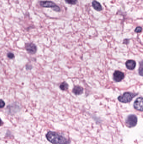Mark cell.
Instances as JSON below:
<instances>
[{
	"instance_id": "obj_5",
	"label": "cell",
	"mask_w": 143,
	"mask_h": 144,
	"mask_svg": "<svg viewBox=\"0 0 143 144\" xmlns=\"http://www.w3.org/2000/svg\"><path fill=\"white\" fill-rule=\"evenodd\" d=\"M25 48L27 52L31 54H34L37 51V47L35 44L29 43L26 44Z\"/></svg>"
},
{
	"instance_id": "obj_13",
	"label": "cell",
	"mask_w": 143,
	"mask_h": 144,
	"mask_svg": "<svg viewBox=\"0 0 143 144\" xmlns=\"http://www.w3.org/2000/svg\"><path fill=\"white\" fill-rule=\"evenodd\" d=\"M65 2L68 4L75 5L77 2V0H65Z\"/></svg>"
},
{
	"instance_id": "obj_14",
	"label": "cell",
	"mask_w": 143,
	"mask_h": 144,
	"mask_svg": "<svg viewBox=\"0 0 143 144\" xmlns=\"http://www.w3.org/2000/svg\"><path fill=\"white\" fill-rule=\"evenodd\" d=\"M5 105V103L2 99H0V108H3Z\"/></svg>"
},
{
	"instance_id": "obj_7",
	"label": "cell",
	"mask_w": 143,
	"mask_h": 144,
	"mask_svg": "<svg viewBox=\"0 0 143 144\" xmlns=\"http://www.w3.org/2000/svg\"><path fill=\"white\" fill-rule=\"evenodd\" d=\"M113 80L116 82H119L123 79L124 74L120 71L116 70L113 74Z\"/></svg>"
},
{
	"instance_id": "obj_6",
	"label": "cell",
	"mask_w": 143,
	"mask_h": 144,
	"mask_svg": "<svg viewBox=\"0 0 143 144\" xmlns=\"http://www.w3.org/2000/svg\"><path fill=\"white\" fill-rule=\"evenodd\" d=\"M133 107L135 110L142 112L143 111V98L142 97L137 98L134 102Z\"/></svg>"
},
{
	"instance_id": "obj_8",
	"label": "cell",
	"mask_w": 143,
	"mask_h": 144,
	"mask_svg": "<svg viewBox=\"0 0 143 144\" xmlns=\"http://www.w3.org/2000/svg\"><path fill=\"white\" fill-rule=\"evenodd\" d=\"M125 65L127 69L130 70H133L135 68L136 62L133 60H128L125 63Z\"/></svg>"
},
{
	"instance_id": "obj_3",
	"label": "cell",
	"mask_w": 143,
	"mask_h": 144,
	"mask_svg": "<svg viewBox=\"0 0 143 144\" xmlns=\"http://www.w3.org/2000/svg\"><path fill=\"white\" fill-rule=\"evenodd\" d=\"M40 5L41 7L44 8H51L55 12H60V9L58 6L53 2L51 1H41L40 2Z\"/></svg>"
},
{
	"instance_id": "obj_1",
	"label": "cell",
	"mask_w": 143,
	"mask_h": 144,
	"mask_svg": "<svg viewBox=\"0 0 143 144\" xmlns=\"http://www.w3.org/2000/svg\"><path fill=\"white\" fill-rule=\"evenodd\" d=\"M46 137L48 141L53 144H69L70 143L69 139L53 131L48 132Z\"/></svg>"
},
{
	"instance_id": "obj_15",
	"label": "cell",
	"mask_w": 143,
	"mask_h": 144,
	"mask_svg": "<svg viewBox=\"0 0 143 144\" xmlns=\"http://www.w3.org/2000/svg\"><path fill=\"white\" fill-rule=\"evenodd\" d=\"M7 56L9 59H12L14 57V54L11 52H9V53H8L7 54Z\"/></svg>"
},
{
	"instance_id": "obj_12",
	"label": "cell",
	"mask_w": 143,
	"mask_h": 144,
	"mask_svg": "<svg viewBox=\"0 0 143 144\" xmlns=\"http://www.w3.org/2000/svg\"><path fill=\"white\" fill-rule=\"evenodd\" d=\"M138 72H139V75L141 76H143V64L142 61L140 63V66H139V69H138Z\"/></svg>"
},
{
	"instance_id": "obj_17",
	"label": "cell",
	"mask_w": 143,
	"mask_h": 144,
	"mask_svg": "<svg viewBox=\"0 0 143 144\" xmlns=\"http://www.w3.org/2000/svg\"><path fill=\"white\" fill-rule=\"evenodd\" d=\"M2 124H3L2 121V120L1 119V118H0V126H2Z\"/></svg>"
},
{
	"instance_id": "obj_16",
	"label": "cell",
	"mask_w": 143,
	"mask_h": 144,
	"mask_svg": "<svg viewBox=\"0 0 143 144\" xmlns=\"http://www.w3.org/2000/svg\"><path fill=\"white\" fill-rule=\"evenodd\" d=\"M142 31V28L140 27H138L135 30V32L136 33H139Z\"/></svg>"
},
{
	"instance_id": "obj_10",
	"label": "cell",
	"mask_w": 143,
	"mask_h": 144,
	"mask_svg": "<svg viewBox=\"0 0 143 144\" xmlns=\"http://www.w3.org/2000/svg\"><path fill=\"white\" fill-rule=\"evenodd\" d=\"M92 6L94 9L97 11H100L102 10V7L99 2L96 1H94L92 2Z\"/></svg>"
},
{
	"instance_id": "obj_2",
	"label": "cell",
	"mask_w": 143,
	"mask_h": 144,
	"mask_svg": "<svg viewBox=\"0 0 143 144\" xmlns=\"http://www.w3.org/2000/svg\"><path fill=\"white\" fill-rule=\"evenodd\" d=\"M137 94L129 92L124 93L123 95H120L118 97V99L122 103H128L130 102Z\"/></svg>"
},
{
	"instance_id": "obj_11",
	"label": "cell",
	"mask_w": 143,
	"mask_h": 144,
	"mask_svg": "<svg viewBox=\"0 0 143 144\" xmlns=\"http://www.w3.org/2000/svg\"><path fill=\"white\" fill-rule=\"evenodd\" d=\"M60 89L63 91H65V90H67L68 88V84L65 82L62 83L60 86Z\"/></svg>"
},
{
	"instance_id": "obj_4",
	"label": "cell",
	"mask_w": 143,
	"mask_h": 144,
	"mask_svg": "<svg viewBox=\"0 0 143 144\" xmlns=\"http://www.w3.org/2000/svg\"><path fill=\"white\" fill-rule=\"evenodd\" d=\"M138 119L135 115L131 114L128 116L125 120V124L128 127H134L137 124Z\"/></svg>"
},
{
	"instance_id": "obj_9",
	"label": "cell",
	"mask_w": 143,
	"mask_h": 144,
	"mask_svg": "<svg viewBox=\"0 0 143 144\" xmlns=\"http://www.w3.org/2000/svg\"><path fill=\"white\" fill-rule=\"evenodd\" d=\"M83 88L80 86H76L73 89V92L76 95H80L83 92Z\"/></svg>"
}]
</instances>
